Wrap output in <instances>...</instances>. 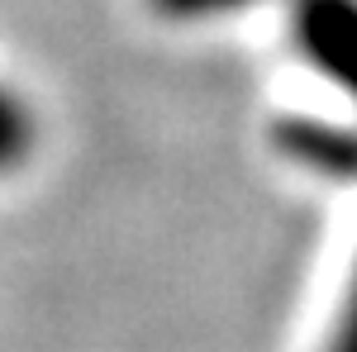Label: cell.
<instances>
[{
  "label": "cell",
  "mask_w": 357,
  "mask_h": 352,
  "mask_svg": "<svg viewBox=\"0 0 357 352\" xmlns=\"http://www.w3.org/2000/svg\"><path fill=\"white\" fill-rule=\"evenodd\" d=\"M29 153H33V114L10 86H0V176L24 167Z\"/></svg>",
  "instance_id": "cell-2"
},
{
  "label": "cell",
  "mask_w": 357,
  "mask_h": 352,
  "mask_svg": "<svg viewBox=\"0 0 357 352\" xmlns=\"http://www.w3.org/2000/svg\"><path fill=\"white\" fill-rule=\"evenodd\" d=\"M167 15H181V20H195V15H224V10H243L248 0H158Z\"/></svg>",
  "instance_id": "cell-4"
},
{
  "label": "cell",
  "mask_w": 357,
  "mask_h": 352,
  "mask_svg": "<svg viewBox=\"0 0 357 352\" xmlns=\"http://www.w3.org/2000/svg\"><path fill=\"white\" fill-rule=\"evenodd\" d=\"M291 24L305 57L357 95V0H291Z\"/></svg>",
  "instance_id": "cell-1"
},
{
  "label": "cell",
  "mask_w": 357,
  "mask_h": 352,
  "mask_svg": "<svg viewBox=\"0 0 357 352\" xmlns=\"http://www.w3.org/2000/svg\"><path fill=\"white\" fill-rule=\"evenodd\" d=\"M324 352H357V267L348 276V291H343V305H338V319H333Z\"/></svg>",
  "instance_id": "cell-3"
}]
</instances>
